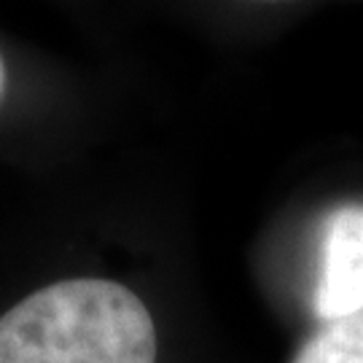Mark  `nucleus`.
I'll list each match as a JSON object with an SVG mask.
<instances>
[{"label":"nucleus","instance_id":"nucleus-1","mask_svg":"<svg viewBox=\"0 0 363 363\" xmlns=\"http://www.w3.org/2000/svg\"><path fill=\"white\" fill-rule=\"evenodd\" d=\"M0 363H156L154 320L118 283H54L0 318Z\"/></svg>","mask_w":363,"mask_h":363},{"label":"nucleus","instance_id":"nucleus-2","mask_svg":"<svg viewBox=\"0 0 363 363\" xmlns=\"http://www.w3.org/2000/svg\"><path fill=\"white\" fill-rule=\"evenodd\" d=\"M312 310L325 323L363 315V205L358 202L331 210L323 223Z\"/></svg>","mask_w":363,"mask_h":363},{"label":"nucleus","instance_id":"nucleus-3","mask_svg":"<svg viewBox=\"0 0 363 363\" xmlns=\"http://www.w3.org/2000/svg\"><path fill=\"white\" fill-rule=\"evenodd\" d=\"M294 363H363V315L325 323L304 342Z\"/></svg>","mask_w":363,"mask_h":363},{"label":"nucleus","instance_id":"nucleus-4","mask_svg":"<svg viewBox=\"0 0 363 363\" xmlns=\"http://www.w3.org/2000/svg\"><path fill=\"white\" fill-rule=\"evenodd\" d=\"M3 89H6V67H3V60H0V97H3Z\"/></svg>","mask_w":363,"mask_h":363}]
</instances>
